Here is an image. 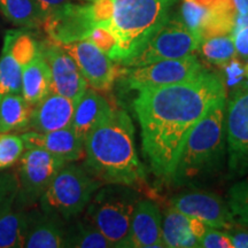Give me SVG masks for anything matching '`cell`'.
Returning a JSON list of instances; mask_svg holds the SVG:
<instances>
[{
	"instance_id": "d6986e66",
	"label": "cell",
	"mask_w": 248,
	"mask_h": 248,
	"mask_svg": "<svg viewBox=\"0 0 248 248\" xmlns=\"http://www.w3.org/2000/svg\"><path fill=\"white\" fill-rule=\"evenodd\" d=\"M64 219L49 215L42 209L28 208V221L24 246L26 248H61L66 247Z\"/></svg>"
},
{
	"instance_id": "7402d4cb",
	"label": "cell",
	"mask_w": 248,
	"mask_h": 248,
	"mask_svg": "<svg viewBox=\"0 0 248 248\" xmlns=\"http://www.w3.org/2000/svg\"><path fill=\"white\" fill-rule=\"evenodd\" d=\"M108 101L95 90L88 88L74 109L71 128L79 138L84 140L93 128L98 125L111 110Z\"/></svg>"
},
{
	"instance_id": "f35d334b",
	"label": "cell",
	"mask_w": 248,
	"mask_h": 248,
	"mask_svg": "<svg viewBox=\"0 0 248 248\" xmlns=\"http://www.w3.org/2000/svg\"><path fill=\"white\" fill-rule=\"evenodd\" d=\"M79 1H85V2H93V1H95V0H79Z\"/></svg>"
},
{
	"instance_id": "603a6c76",
	"label": "cell",
	"mask_w": 248,
	"mask_h": 248,
	"mask_svg": "<svg viewBox=\"0 0 248 248\" xmlns=\"http://www.w3.org/2000/svg\"><path fill=\"white\" fill-rule=\"evenodd\" d=\"M49 92H52L51 70L39 49L33 60L24 67L21 94L28 104L35 106Z\"/></svg>"
},
{
	"instance_id": "f1b7e54d",
	"label": "cell",
	"mask_w": 248,
	"mask_h": 248,
	"mask_svg": "<svg viewBox=\"0 0 248 248\" xmlns=\"http://www.w3.org/2000/svg\"><path fill=\"white\" fill-rule=\"evenodd\" d=\"M226 202L235 225L248 228V177L231 186Z\"/></svg>"
},
{
	"instance_id": "4fadbf2b",
	"label": "cell",
	"mask_w": 248,
	"mask_h": 248,
	"mask_svg": "<svg viewBox=\"0 0 248 248\" xmlns=\"http://www.w3.org/2000/svg\"><path fill=\"white\" fill-rule=\"evenodd\" d=\"M44 29L52 42L60 45L84 40L98 27L92 2L67 1L46 16Z\"/></svg>"
},
{
	"instance_id": "3957f363",
	"label": "cell",
	"mask_w": 248,
	"mask_h": 248,
	"mask_svg": "<svg viewBox=\"0 0 248 248\" xmlns=\"http://www.w3.org/2000/svg\"><path fill=\"white\" fill-rule=\"evenodd\" d=\"M178 0H95L92 2L98 27L116 39L113 61L128 66L154 33L167 22Z\"/></svg>"
},
{
	"instance_id": "4dcf8cb0",
	"label": "cell",
	"mask_w": 248,
	"mask_h": 248,
	"mask_svg": "<svg viewBox=\"0 0 248 248\" xmlns=\"http://www.w3.org/2000/svg\"><path fill=\"white\" fill-rule=\"evenodd\" d=\"M17 190V173L13 171H0V214L15 202Z\"/></svg>"
},
{
	"instance_id": "83f0119b",
	"label": "cell",
	"mask_w": 248,
	"mask_h": 248,
	"mask_svg": "<svg viewBox=\"0 0 248 248\" xmlns=\"http://www.w3.org/2000/svg\"><path fill=\"white\" fill-rule=\"evenodd\" d=\"M199 49L207 61L215 64H226L233 60L237 51L232 35L212 37L200 43Z\"/></svg>"
},
{
	"instance_id": "9a60e30c",
	"label": "cell",
	"mask_w": 248,
	"mask_h": 248,
	"mask_svg": "<svg viewBox=\"0 0 248 248\" xmlns=\"http://www.w3.org/2000/svg\"><path fill=\"white\" fill-rule=\"evenodd\" d=\"M170 203L172 208L186 216L199 219L209 228L229 230L237 226L228 202L212 192H184L173 197Z\"/></svg>"
},
{
	"instance_id": "f546056e",
	"label": "cell",
	"mask_w": 248,
	"mask_h": 248,
	"mask_svg": "<svg viewBox=\"0 0 248 248\" xmlns=\"http://www.w3.org/2000/svg\"><path fill=\"white\" fill-rule=\"evenodd\" d=\"M24 150L26 147L21 136L12 132L0 133V171L17 163Z\"/></svg>"
},
{
	"instance_id": "d590c367",
	"label": "cell",
	"mask_w": 248,
	"mask_h": 248,
	"mask_svg": "<svg viewBox=\"0 0 248 248\" xmlns=\"http://www.w3.org/2000/svg\"><path fill=\"white\" fill-rule=\"evenodd\" d=\"M67 1H69V0H37V2H38V5L42 8L45 16H47L51 12H53L54 9L60 7L61 5L66 4Z\"/></svg>"
},
{
	"instance_id": "5b68a950",
	"label": "cell",
	"mask_w": 248,
	"mask_h": 248,
	"mask_svg": "<svg viewBox=\"0 0 248 248\" xmlns=\"http://www.w3.org/2000/svg\"><path fill=\"white\" fill-rule=\"evenodd\" d=\"M139 200L132 186L104 184L90 200L84 217L114 247H130V223Z\"/></svg>"
},
{
	"instance_id": "836d02e7",
	"label": "cell",
	"mask_w": 248,
	"mask_h": 248,
	"mask_svg": "<svg viewBox=\"0 0 248 248\" xmlns=\"http://www.w3.org/2000/svg\"><path fill=\"white\" fill-rule=\"evenodd\" d=\"M199 247L202 248H233L232 243L225 231L218 229L208 228L206 233L201 238Z\"/></svg>"
},
{
	"instance_id": "8d00e7d4",
	"label": "cell",
	"mask_w": 248,
	"mask_h": 248,
	"mask_svg": "<svg viewBox=\"0 0 248 248\" xmlns=\"http://www.w3.org/2000/svg\"><path fill=\"white\" fill-rule=\"evenodd\" d=\"M233 4L238 15L248 14V0H233Z\"/></svg>"
},
{
	"instance_id": "7c38bea8",
	"label": "cell",
	"mask_w": 248,
	"mask_h": 248,
	"mask_svg": "<svg viewBox=\"0 0 248 248\" xmlns=\"http://www.w3.org/2000/svg\"><path fill=\"white\" fill-rule=\"evenodd\" d=\"M202 64L194 54L185 58L162 60L146 64V66L132 67L128 71L126 83L128 88L136 91L161 88L175 83L190 79L201 71Z\"/></svg>"
},
{
	"instance_id": "74e56055",
	"label": "cell",
	"mask_w": 248,
	"mask_h": 248,
	"mask_svg": "<svg viewBox=\"0 0 248 248\" xmlns=\"http://www.w3.org/2000/svg\"><path fill=\"white\" fill-rule=\"evenodd\" d=\"M245 75H246V77L248 78V63L246 64V67H245Z\"/></svg>"
},
{
	"instance_id": "d6a6232c",
	"label": "cell",
	"mask_w": 248,
	"mask_h": 248,
	"mask_svg": "<svg viewBox=\"0 0 248 248\" xmlns=\"http://www.w3.org/2000/svg\"><path fill=\"white\" fill-rule=\"evenodd\" d=\"M232 37L237 54L248 59V14L238 15Z\"/></svg>"
},
{
	"instance_id": "1f68e13d",
	"label": "cell",
	"mask_w": 248,
	"mask_h": 248,
	"mask_svg": "<svg viewBox=\"0 0 248 248\" xmlns=\"http://www.w3.org/2000/svg\"><path fill=\"white\" fill-rule=\"evenodd\" d=\"M86 39L93 43V44L97 46L99 49H101L110 60H113L114 54H115L116 51V39L107 28H94Z\"/></svg>"
},
{
	"instance_id": "d4e9b609",
	"label": "cell",
	"mask_w": 248,
	"mask_h": 248,
	"mask_svg": "<svg viewBox=\"0 0 248 248\" xmlns=\"http://www.w3.org/2000/svg\"><path fill=\"white\" fill-rule=\"evenodd\" d=\"M28 208L15 202L0 214V248L24 246Z\"/></svg>"
},
{
	"instance_id": "e575fe53",
	"label": "cell",
	"mask_w": 248,
	"mask_h": 248,
	"mask_svg": "<svg viewBox=\"0 0 248 248\" xmlns=\"http://www.w3.org/2000/svg\"><path fill=\"white\" fill-rule=\"evenodd\" d=\"M233 248H248V230H234L233 228L226 230Z\"/></svg>"
},
{
	"instance_id": "ffe728a7",
	"label": "cell",
	"mask_w": 248,
	"mask_h": 248,
	"mask_svg": "<svg viewBox=\"0 0 248 248\" xmlns=\"http://www.w3.org/2000/svg\"><path fill=\"white\" fill-rule=\"evenodd\" d=\"M130 247H164L162 240V217L150 200H139L130 223Z\"/></svg>"
},
{
	"instance_id": "4316f807",
	"label": "cell",
	"mask_w": 248,
	"mask_h": 248,
	"mask_svg": "<svg viewBox=\"0 0 248 248\" xmlns=\"http://www.w3.org/2000/svg\"><path fill=\"white\" fill-rule=\"evenodd\" d=\"M66 247L111 248L114 245L84 217L70 226H67Z\"/></svg>"
},
{
	"instance_id": "44dd1931",
	"label": "cell",
	"mask_w": 248,
	"mask_h": 248,
	"mask_svg": "<svg viewBox=\"0 0 248 248\" xmlns=\"http://www.w3.org/2000/svg\"><path fill=\"white\" fill-rule=\"evenodd\" d=\"M207 226L194 217L186 216L172 207L162 219V240L164 247L193 248L199 247Z\"/></svg>"
},
{
	"instance_id": "e0dca14e",
	"label": "cell",
	"mask_w": 248,
	"mask_h": 248,
	"mask_svg": "<svg viewBox=\"0 0 248 248\" xmlns=\"http://www.w3.org/2000/svg\"><path fill=\"white\" fill-rule=\"evenodd\" d=\"M76 102L55 92H49L31 108L28 128L37 132H51L71 125Z\"/></svg>"
},
{
	"instance_id": "5bb4252c",
	"label": "cell",
	"mask_w": 248,
	"mask_h": 248,
	"mask_svg": "<svg viewBox=\"0 0 248 248\" xmlns=\"http://www.w3.org/2000/svg\"><path fill=\"white\" fill-rule=\"evenodd\" d=\"M40 52L51 70L52 92L77 102L89 88L75 59L54 42L39 44Z\"/></svg>"
},
{
	"instance_id": "7a4b0ae2",
	"label": "cell",
	"mask_w": 248,
	"mask_h": 248,
	"mask_svg": "<svg viewBox=\"0 0 248 248\" xmlns=\"http://www.w3.org/2000/svg\"><path fill=\"white\" fill-rule=\"evenodd\" d=\"M85 168L102 184L140 185L146 173L135 144V126L125 110L111 108L84 139Z\"/></svg>"
},
{
	"instance_id": "30bf717a",
	"label": "cell",
	"mask_w": 248,
	"mask_h": 248,
	"mask_svg": "<svg viewBox=\"0 0 248 248\" xmlns=\"http://www.w3.org/2000/svg\"><path fill=\"white\" fill-rule=\"evenodd\" d=\"M39 43L24 28L8 30L0 55V97L21 93L24 67L39 53Z\"/></svg>"
},
{
	"instance_id": "52a82bcc",
	"label": "cell",
	"mask_w": 248,
	"mask_h": 248,
	"mask_svg": "<svg viewBox=\"0 0 248 248\" xmlns=\"http://www.w3.org/2000/svg\"><path fill=\"white\" fill-rule=\"evenodd\" d=\"M200 40L186 27L181 16H169L126 67H140L153 62L185 58L194 54Z\"/></svg>"
},
{
	"instance_id": "8992f818",
	"label": "cell",
	"mask_w": 248,
	"mask_h": 248,
	"mask_svg": "<svg viewBox=\"0 0 248 248\" xmlns=\"http://www.w3.org/2000/svg\"><path fill=\"white\" fill-rule=\"evenodd\" d=\"M101 185L85 166L67 162L40 197V209L66 222L71 221L84 212Z\"/></svg>"
},
{
	"instance_id": "277c9868",
	"label": "cell",
	"mask_w": 248,
	"mask_h": 248,
	"mask_svg": "<svg viewBox=\"0 0 248 248\" xmlns=\"http://www.w3.org/2000/svg\"><path fill=\"white\" fill-rule=\"evenodd\" d=\"M225 122L226 98L213 105L188 133L171 182L187 184L222 166L226 147Z\"/></svg>"
},
{
	"instance_id": "cb8c5ba5",
	"label": "cell",
	"mask_w": 248,
	"mask_h": 248,
	"mask_svg": "<svg viewBox=\"0 0 248 248\" xmlns=\"http://www.w3.org/2000/svg\"><path fill=\"white\" fill-rule=\"evenodd\" d=\"M31 108L21 93H8L0 97V133L26 131Z\"/></svg>"
},
{
	"instance_id": "8fae6325",
	"label": "cell",
	"mask_w": 248,
	"mask_h": 248,
	"mask_svg": "<svg viewBox=\"0 0 248 248\" xmlns=\"http://www.w3.org/2000/svg\"><path fill=\"white\" fill-rule=\"evenodd\" d=\"M225 124L229 172L240 177L248 171V89L237 90L226 104Z\"/></svg>"
},
{
	"instance_id": "2e32d148",
	"label": "cell",
	"mask_w": 248,
	"mask_h": 248,
	"mask_svg": "<svg viewBox=\"0 0 248 248\" xmlns=\"http://www.w3.org/2000/svg\"><path fill=\"white\" fill-rule=\"evenodd\" d=\"M75 59L90 88L98 92L109 91L117 70L114 61L88 39L61 45Z\"/></svg>"
},
{
	"instance_id": "ba28073f",
	"label": "cell",
	"mask_w": 248,
	"mask_h": 248,
	"mask_svg": "<svg viewBox=\"0 0 248 248\" xmlns=\"http://www.w3.org/2000/svg\"><path fill=\"white\" fill-rule=\"evenodd\" d=\"M66 163L42 148H26L18 160L16 202L24 208L33 206Z\"/></svg>"
},
{
	"instance_id": "484cf974",
	"label": "cell",
	"mask_w": 248,
	"mask_h": 248,
	"mask_svg": "<svg viewBox=\"0 0 248 248\" xmlns=\"http://www.w3.org/2000/svg\"><path fill=\"white\" fill-rule=\"evenodd\" d=\"M0 12L8 21L24 29L43 26L46 17L37 0H0Z\"/></svg>"
},
{
	"instance_id": "9c48e42d",
	"label": "cell",
	"mask_w": 248,
	"mask_h": 248,
	"mask_svg": "<svg viewBox=\"0 0 248 248\" xmlns=\"http://www.w3.org/2000/svg\"><path fill=\"white\" fill-rule=\"evenodd\" d=\"M238 13L233 0H183L181 17L200 40L232 35Z\"/></svg>"
},
{
	"instance_id": "ac0fdd59",
	"label": "cell",
	"mask_w": 248,
	"mask_h": 248,
	"mask_svg": "<svg viewBox=\"0 0 248 248\" xmlns=\"http://www.w3.org/2000/svg\"><path fill=\"white\" fill-rule=\"evenodd\" d=\"M21 137L26 148H42L67 162H74L84 157V140L76 135L71 126L51 132L28 130Z\"/></svg>"
},
{
	"instance_id": "6da1fadb",
	"label": "cell",
	"mask_w": 248,
	"mask_h": 248,
	"mask_svg": "<svg viewBox=\"0 0 248 248\" xmlns=\"http://www.w3.org/2000/svg\"><path fill=\"white\" fill-rule=\"evenodd\" d=\"M224 98L223 79L207 70L175 84L139 91L133 108L141 128L142 152L157 178L171 182L188 133Z\"/></svg>"
}]
</instances>
